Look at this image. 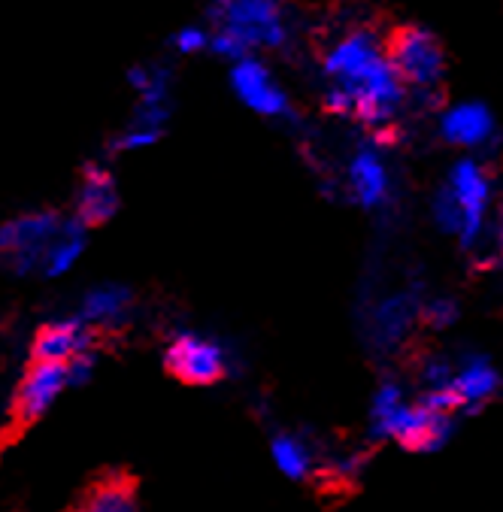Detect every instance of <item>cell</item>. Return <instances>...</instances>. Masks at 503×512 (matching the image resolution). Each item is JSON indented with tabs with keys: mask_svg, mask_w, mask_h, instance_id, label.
Here are the masks:
<instances>
[{
	"mask_svg": "<svg viewBox=\"0 0 503 512\" xmlns=\"http://www.w3.org/2000/svg\"><path fill=\"white\" fill-rule=\"evenodd\" d=\"M213 28L231 34L246 55L279 52L291 31L282 0H213Z\"/></svg>",
	"mask_w": 503,
	"mask_h": 512,
	"instance_id": "obj_4",
	"label": "cell"
},
{
	"mask_svg": "<svg viewBox=\"0 0 503 512\" xmlns=\"http://www.w3.org/2000/svg\"><path fill=\"white\" fill-rule=\"evenodd\" d=\"M228 82H231L234 97L249 113H255L267 122H288L294 116L288 88L279 82V76L261 55H243V58L231 61Z\"/></svg>",
	"mask_w": 503,
	"mask_h": 512,
	"instance_id": "obj_10",
	"label": "cell"
},
{
	"mask_svg": "<svg viewBox=\"0 0 503 512\" xmlns=\"http://www.w3.org/2000/svg\"><path fill=\"white\" fill-rule=\"evenodd\" d=\"M70 512H140L137 485L128 476H104L82 491Z\"/></svg>",
	"mask_w": 503,
	"mask_h": 512,
	"instance_id": "obj_20",
	"label": "cell"
},
{
	"mask_svg": "<svg viewBox=\"0 0 503 512\" xmlns=\"http://www.w3.org/2000/svg\"><path fill=\"white\" fill-rule=\"evenodd\" d=\"M425 285L413 282L404 288H391L385 294H379L364 316V337L370 343V349L391 355L410 340V334L419 328V306L425 297Z\"/></svg>",
	"mask_w": 503,
	"mask_h": 512,
	"instance_id": "obj_9",
	"label": "cell"
},
{
	"mask_svg": "<svg viewBox=\"0 0 503 512\" xmlns=\"http://www.w3.org/2000/svg\"><path fill=\"white\" fill-rule=\"evenodd\" d=\"M58 210H25L0 222V261L19 279H37L40 258L64 225Z\"/></svg>",
	"mask_w": 503,
	"mask_h": 512,
	"instance_id": "obj_8",
	"label": "cell"
},
{
	"mask_svg": "<svg viewBox=\"0 0 503 512\" xmlns=\"http://www.w3.org/2000/svg\"><path fill=\"white\" fill-rule=\"evenodd\" d=\"M431 222L440 234L452 237L458 249L476 264L491 270L500 261L497 228V182L485 158H455L431 197Z\"/></svg>",
	"mask_w": 503,
	"mask_h": 512,
	"instance_id": "obj_2",
	"label": "cell"
},
{
	"mask_svg": "<svg viewBox=\"0 0 503 512\" xmlns=\"http://www.w3.org/2000/svg\"><path fill=\"white\" fill-rule=\"evenodd\" d=\"M461 322V300L449 291H425L419 306V325L428 331H449Z\"/></svg>",
	"mask_w": 503,
	"mask_h": 512,
	"instance_id": "obj_21",
	"label": "cell"
},
{
	"mask_svg": "<svg viewBox=\"0 0 503 512\" xmlns=\"http://www.w3.org/2000/svg\"><path fill=\"white\" fill-rule=\"evenodd\" d=\"M88 252V228L79 225L73 216L64 219L61 231L52 237V243L46 246L43 258H40V273L37 279H61V276H70L79 261L85 258Z\"/></svg>",
	"mask_w": 503,
	"mask_h": 512,
	"instance_id": "obj_19",
	"label": "cell"
},
{
	"mask_svg": "<svg viewBox=\"0 0 503 512\" xmlns=\"http://www.w3.org/2000/svg\"><path fill=\"white\" fill-rule=\"evenodd\" d=\"M137 313V294L131 285L125 282H97L91 288L82 291L79 306H76V316L94 328L97 334H107V331H122Z\"/></svg>",
	"mask_w": 503,
	"mask_h": 512,
	"instance_id": "obj_15",
	"label": "cell"
},
{
	"mask_svg": "<svg viewBox=\"0 0 503 512\" xmlns=\"http://www.w3.org/2000/svg\"><path fill=\"white\" fill-rule=\"evenodd\" d=\"M367 464H370V452L364 449H352V452H343V455H334V461H322V470L319 473H328L340 482H355L367 473Z\"/></svg>",
	"mask_w": 503,
	"mask_h": 512,
	"instance_id": "obj_23",
	"label": "cell"
},
{
	"mask_svg": "<svg viewBox=\"0 0 503 512\" xmlns=\"http://www.w3.org/2000/svg\"><path fill=\"white\" fill-rule=\"evenodd\" d=\"M437 137L464 152V155H485L497 146V119L485 100L464 97L455 104H446L437 116Z\"/></svg>",
	"mask_w": 503,
	"mask_h": 512,
	"instance_id": "obj_11",
	"label": "cell"
},
{
	"mask_svg": "<svg viewBox=\"0 0 503 512\" xmlns=\"http://www.w3.org/2000/svg\"><path fill=\"white\" fill-rule=\"evenodd\" d=\"M388 61L410 94H431L446 79V49L434 31L422 25H404L385 40Z\"/></svg>",
	"mask_w": 503,
	"mask_h": 512,
	"instance_id": "obj_6",
	"label": "cell"
},
{
	"mask_svg": "<svg viewBox=\"0 0 503 512\" xmlns=\"http://www.w3.org/2000/svg\"><path fill=\"white\" fill-rule=\"evenodd\" d=\"M100 334L88 328L76 313L73 316H55L46 319L34 337H31V361H52V364H67L76 355L97 349Z\"/></svg>",
	"mask_w": 503,
	"mask_h": 512,
	"instance_id": "obj_16",
	"label": "cell"
},
{
	"mask_svg": "<svg viewBox=\"0 0 503 512\" xmlns=\"http://www.w3.org/2000/svg\"><path fill=\"white\" fill-rule=\"evenodd\" d=\"M170 49L182 58H191V55H200L210 49V31L200 28V25H185L179 28L173 37H170Z\"/></svg>",
	"mask_w": 503,
	"mask_h": 512,
	"instance_id": "obj_24",
	"label": "cell"
},
{
	"mask_svg": "<svg viewBox=\"0 0 503 512\" xmlns=\"http://www.w3.org/2000/svg\"><path fill=\"white\" fill-rule=\"evenodd\" d=\"M161 137H164V131L161 128H152V125H143V122H128L113 140H110V155H119V158H125V155H137V152H146V149H152V146H158L161 143Z\"/></svg>",
	"mask_w": 503,
	"mask_h": 512,
	"instance_id": "obj_22",
	"label": "cell"
},
{
	"mask_svg": "<svg viewBox=\"0 0 503 512\" xmlns=\"http://www.w3.org/2000/svg\"><path fill=\"white\" fill-rule=\"evenodd\" d=\"M343 188H346V197L364 213H385L394 207L397 173H394L388 152L382 149V140L376 137L361 140L349 152L343 164Z\"/></svg>",
	"mask_w": 503,
	"mask_h": 512,
	"instance_id": "obj_7",
	"label": "cell"
},
{
	"mask_svg": "<svg viewBox=\"0 0 503 512\" xmlns=\"http://www.w3.org/2000/svg\"><path fill=\"white\" fill-rule=\"evenodd\" d=\"M449 391L455 397L458 416H479L500 394V370L485 352H467L455 358Z\"/></svg>",
	"mask_w": 503,
	"mask_h": 512,
	"instance_id": "obj_14",
	"label": "cell"
},
{
	"mask_svg": "<svg viewBox=\"0 0 503 512\" xmlns=\"http://www.w3.org/2000/svg\"><path fill=\"white\" fill-rule=\"evenodd\" d=\"M161 364L182 385L213 388L234 376L237 352L213 334H200L188 328V331H176L167 340Z\"/></svg>",
	"mask_w": 503,
	"mask_h": 512,
	"instance_id": "obj_3",
	"label": "cell"
},
{
	"mask_svg": "<svg viewBox=\"0 0 503 512\" xmlns=\"http://www.w3.org/2000/svg\"><path fill=\"white\" fill-rule=\"evenodd\" d=\"M270 461H273V467H276L288 482L304 485V482H310V479L319 476L325 455H322V449H319L307 434L279 428V431H273V437H270Z\"/></svg>",
	"mask_w": 503,
	"mask_h": 512,
	"instance_id": "obj_18",
	"label": "cell"
},
{
	"mask_svg": "<svg viewBox=\"0 0 503 512\" xmlns=\"http://www.w3.org/2000/svg\"><path fill=\"white\" fill-rule=\"evenodd\" d=\"M458 431V416L440 413V409L422 403L419 397H407L394 413L370 434L373 443H394L413 455H431L452 443Z\"/></svg>",
	"mask_w": 503,
	"mask_h": 512,
	"instance_id": "obj_5",
	"label": "cell"
},
{
	"mask_svg": "<svg viewBox=\"0 0 503 512\" xmlns=\"http://www.w3.org/2000/svg\"><path fill=\"white\" fill-rule=\"evenodd\" d=\"M128 85L137 97L134 104V122L167 128L170 110H173V73L164 64H137L128 73Z\"/></svg>",
	"mask_w": 503,
	"mask_h": 512,
	"instance_id": "obj_17",
	"label": "cell"
},
{
	"mask_svg": "<svg viewBox=\"0 0 503 512\" xmlns=\"http://www.w3.org/2000/svg\"><path fill=\"white\" fill-rule=\"evenodd\" d=\"M70 391V376L67 364H52V361H31L16 385L10 413L19 425H34L46 419L55 403Z\"/></svg>",
	"mask_w": 503,
	"mask_h": 512,
	"instance_id": "obj_12",
	"label": "cell"
},
{
	"mask_svg": "<svg viewBox=\"0 0 503 512\" xmlns=\"http://www.w3.org/2000/svg\"><path fill=\"white\" fill-rule=\"evenodd\" d=\"M322 104L373 134L388 131L410 107V91L394 73L385 40L370 28L343 31L322 55Z\"/></svg>",
	"mask_w": 503,
	"mask_h": 512,
	"instance_id": "obj_1",
	"label": "cell"
},
{
	"mask_svg": "<svg viewBox=\"0 0 503 512\" xmlns=\"http://www.w3.org/2000/svg\"><path fill=\"white\" fill-rule=\"evenodd\" d=\"M119 210H122V185H119L116 173L100 161L88 164L73 188V213L70 216L91 231V228L113 222L119 216Z\"/></svg>",
	"mask_w": 503,
	"mask_h": 512,
	"instance_id": "obj_13",
	"label": "cell"
}]
</instances>
